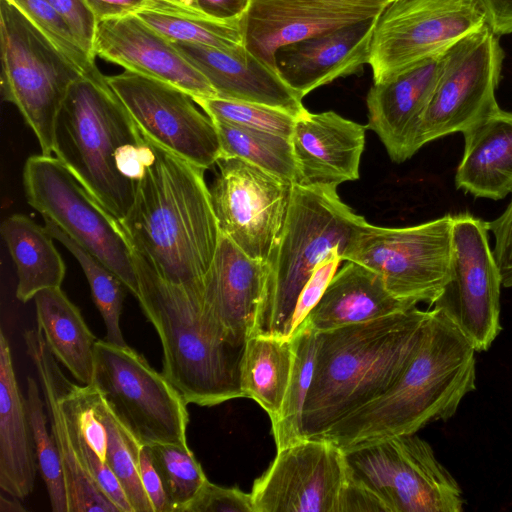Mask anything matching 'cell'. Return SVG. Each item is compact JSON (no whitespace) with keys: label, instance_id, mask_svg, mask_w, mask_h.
<instances>
[{"label":"cell","instance_id":"19","mask_svg":"<svg viewBox=\"0 0 512 512\" xmlns=\"http://www.w3.org/2000/svg\"><path fill=\"white\" fill-rule=\"evenodd\" d=\"M95 56L189 94L193 99L217 97L207 78L166 37L135 14L97 22Z\"/></svg>","mask_w":512,"mask_h":512},{"label":"cell","instance_id":"23","mask_svg":"<svg viewBox=\"0 0 512 512\" xmlns=\"http://www.w3.org/2000/svg\"><path fill=\"white\" fill-rule=\"evenodd\" d=\"M172 43L207 78L217 97L271 106L295 117L308 111L303 98L283 80L278 69L246 46L228 52L186 42Z\"/></svg>","mask_w":512,"mask_h":512},{"label":"cell","instance_id":"5","mask_svg":"<svg viewBox=\"0 0 512 512\" xmlns=\"http://www.w3.org/2000/svg\"><path fill=\"white\" fill-rule=\"evenodd\" d=\"M144 142L106 76L82 75L71 85L56 121L54 154L118 221L136 197L127 173Z\"/></svg>","mask_w":512,"mask_h":512},{"label":"cell","instance_id":"51","mask_svg":"<svg viewBox=\"0 0 512 512\" xmlns=\"http://www.w3.org/2000/svg\"><path fill=\"white\" fill-rule=\"evenodd\" d=\"M163 1H168V2H171L174 4H178L181 6L190 7V8L198 10L197 5H196V0H163Z\"/></svg>","mask_w":512,"mask_h":512},{"label":"cell","instance_id":"35","mask_svg":"<svg viewBox=\"0 0 512 512\" xmlns=\"http://www.w3.org/2000/svg\"><path fill=\"white\" fill-rule=\"evenodd\" d=\"M294 341V363L278 420L272 424L277 450L303 440L302 418L304 406L313 379L317 332L304 324L291 337Z\"/></svg>","mask_w":512,"mask_h":512},{"label":"cell","instance_id":"39","mask_svg":"<svg viewBox=\"0 0 512 512\" xmlns=\"http://www.w3.org/2000/svg\"><path fill=\"white\" fill-rule=\"evenodd\" d=\"M193 100L213 121L264 130L288 138H291L297 118L284 110L258 103L220 97Z\"/></svg>","mask_w":512,"mask_h":512},{"label":"cell","instance_id":"24","mask_svg":"<svg viewBox=\"0 0 512 512\" xmlns=\"http://www.w3.org/2000/svg\"><path fill=\"white\" fill-rule=\"evenodd\" d=\"M263 280L264 262L249 257L221 233L204 280V308L238 343L245 344L252 331Z\"/></svg>","mask_w":512,"mask_h":512},{"label":"cell","instance_id":"47","mask_svg":"<svg viewBox=\"0 0 512 512\" xmlns=\"http://www.w3.org/2000/svg\"><path fill=\"white\" fill-rule=\"evenodd\" d=\"M252 0H196L199 11L217 20H233L245 16Z\"/></svg>","mask_w":512,"mask_h":512},{"label":"cell","instance_id":"8","mask_svg":"<svg viewBox=\"0 0 512 512\" xmlns=\"http://www.w3.org/2000/svg\"><path fill=\"white\" fill-rule=\"evenodd\" d=\"M23 187L32 208L101 260L137 297L133 250L124 230L63 162L42 153L30 156Z\"/></svg>","mask_w":512,"mask_h":512},{"label":"cell","instance_id":"18","mask_svg":"<svg viewBox=\"0 0 512 512\" xmlns=\"http://www.w3.org/2000/svg\"><path fill=\"white\" fill-rule=\"evenodd\" d=\"M392 0H252L245 16V46L276 67L279 48L377 17Z\"/></svg>","mask_w":512,"mask_h":512},{"label":"cell","instance_id":"9","mask_svg":"<svg viewBox=\"0 0 512 512\" xmlns=\"http://www.w3.org/2000/svg\"><path fill=\"white\" fill-rule=\"evenodd\" d=\"M349 475L374 493L387 512H461L457 481L415 434L344 451Z\"/></svg>","mask_w":512,"mask_h":512},{"label":"cell","instance_id":"14","mask_svg":"<svg viewBox=\"0 0 512 512\" xmlns=\"http://www.w3.org/2000/svg\"><path fill=\"white\" fill-rule=\"evenodd\" d=\"M501 274L489 244V222L469 213L453 215L450 277L433 308L473 345L490 348L500 325Z\"/></svg>","mask_w":512,"mask_h":512},{"label":"cell","instance_id":"32","mask_svg":"<svg viewBox=\"0 0 512 512\" xmlns=\"http://www.w3.org/2000/svg\"><path fill=\"white\" fill-rule=\"evenodd\" d=\"M171 42H186L223 51L245 46V16L217 20L199 10L163 0H147L134 13Z\"/></svg>","mask_w":512,"mask_h":512},{"label":"cell","instance_id":"33","mask_svg":"<svg viewBox=\"0 0 512 512\" xmlns=\"http://www.w3.org/2000/svg\"><path fill=\"white\" fill-rule=\"evenodd\" d=\"M223 157L250 162L294 184L297 166L290 138L272 132L213 121Z\"/></svg>","mask_w":512,"mask_h":512},{"label":"cell","instance_id":"4","mask_svg":"<svg viewBox=\"0 0 512 512\" xmlns=\"http://www.w3.org/2000/svg\"><path fill=\"white\" fill-rule=\"evenodd\" d=\"M133 260L136 299L161 341L164 377L187 404L209 407L243 397L246 343L233 340L206 313L203 294L165 282L134 254Z\"/></svg>","mask_w":512,"mask_h":512},{"label":"cell","instance_id":"49","mask_svg":"<svg viewBox=\"0 0 512 512\" xmlns=\"http://www.w3.org/2000/svg\"><path fill=\"white\" fill-rule=\"evenodd\" d=\"M491 30L497 35L512 33V0H481Z\"/></svg>","mask_w":512,"mask_h":512},{"label":"cell","instance_id":"36","mask_svg":"<svg viewBox=\"0 0 512 512\" xmlns=\"http://www.w3.org/2000/svg\"><path fill=\"white\" fill-rule=\"evenodd\" d=\"M93 387V403L107 431L106 463L117 477L134 512H153L141 483L139 454L142 444L117 419Z\"/></svg>","mask_w":512,"mask_h":512},{"label":"cell","instance_id":"48","mask_svg":"<svg viewBox=\"0 0 512 512\" xmlns=\"http://www.w3.org/2000/svg\"><path fill=\"white\" fill-rule=\"evenodd\" d=\"M147 0H85L97 22L104 19L134 14L146 4Z\"/></svg>","mask_w":512,"mask_h":512},{"label":"cell","instance_id":"30","mask_svg":"<svg viewBox=\"0 0 512 512\" xmlns=\"http://www.w3.org/2000/svg\"><path fill=\"white\" fill-rule=\"evenodd\" d=\"M1 235L16 267L19 301L26 303L42 290L61 287L65 263L45 226L13 214L2 222Z\"/></svg>","mask_w":512,"mask_h":512},{"label":"cell","instance_id":"13","mask_svg":"<svg viewBox=\"0 0 512 512\" xmlns=\"http://www.w3.org/2000/svg\"><path fill=\"white\" fill-rule=\"evenodd\" d=\"M504 52L485 23L445 52L442 72L418 125L415 146L463 132L499 106L495 92Z\"/></svg>","mask_w":512,"mask_h":512},{"label":"cell","instance_id":"21","mask_svg":"<svg viewBox=\"0 0 512 512\" xmlns=\"http://www.w3.org/2000/svg\"><path fill=\"white\" fill-rule=\"evenodd\" d=\"M366 129L334 111L297 117L290 138L297 166L294 184L337 187L357 180Z\"/></svg>","mask_w":512,"mask_h":512},{"label":"cell","instance_id":"20","mask_svg":"<svg viewBox=\"0 0 512 512\" xmlns=\"http://www.w3.org/2000/svg\"><path fill=\"white\" fill-rule=\"evenodd\" d=\"M446 49L373 83L366 97L367 129L374 131L392 161L402 163L416 152V134L443 69Z\"/></svg>","mask_w":512,"mask_h":512},{"label":"cell","instance_id":"43","mask_svg":"<svg viewBox=\"0 0 512 512\" xmlns=\"http://www.w3.org/2000/svg\"><path fill=\"white\" fill-rule=\"evenodd\" d=\"M65 19L83 49L93 58L97 19L85 0H47Z\"/></svg>","mask_w":512,"mask_h":512},{"label":"cell","instance_id":"50","mask_svg":"<svg viewBox=\"0 0 512 512\" xmlns=\"http://www.w3.org/2000/svg\"><path fill=\"white\" fill-rule=\"evenodd\" d=\"M11 497L0 496V512H25L26 509L20 503L19 498Z\"/></svg>","mask_w":512,"mask_h":512},{"label":"cell","instance_id":"11","mask_svg":"<svg viewBox=\"0 0 512 512\" xmlns=\"http://www.w3.org/2000/svg\"><path fill=\"white\" fill-rule=\"evenodd\" d=\"M453 215L408 227L366 223L344 253L377 272L395 297L433 305L450 277Z\"/></svg>","mask_w":512,"mask_h":512},{"label":"cell","instance_id":"7","mask_svg":"<svg viewBox=\"0 0 512 512\" xmlns=\"http://www.w3.org/2000/svg\"><path fill=\"white\" fill-rule=\"evenodd\" d=\"M1 91L53 155L58 114L82 74L8 0H0Z\"/></svg>","mask_w":512,"mask_h":512},{"label":"cell","instance_id":"40","mask_svg":"<svg viewBox=\"0 0 512 512\" xmlns=\"http://www.w3.org/2000/svg\"><path fill=\"white\" fill-rule=\"evenodd\" d=\"M51 42L82 75L101 73L80 45L65 19L47 0H8Z\"/></svg>","mask_w":512,"mask_h":512},{"label":"cell","instance_id":"31","mask_svg":"<svg viewBox=\"0 0 512 512\" xmlns=\"http://www.w3.org/2000/svg\"><path fill=\"white\" fill-rule=\"evenodd\" d=\"M292 338L249 336L241 363L243 397L251 398L275 423L281 413L294 363Z\"/></svg>","mask_w":512,"mask_h":512},{"label":"cell","instance_id":"22","mask_svg":"<svg viewBox=\"0 0 512 512\" xmlns=\"http://www.w3.org/2000/svg\"><path fill=\"white\" fill-rule=\"evenodd\" d=\"M377 17L339 27L278 49L276 66L302 98L334 80L356 74L369 63Z\"/></svg>","mask_w":512,"mask_h":512},{"label":"cell","instance_id":"1","mask_svg":"<svg viewBox=\"0 0 512 512\" xmlns=\"http://www.w3.org/2000/svg\"><path fill=\"white\" fill-rule=\"evenodd\" d=\"M150 142L154 159L119 223L133 254L158 277L201 295L221 236L205 170Z\"/></svg>","mask_w":512,"mask_h":512},{"label":"cell","instance_id":"46","mask_svg":"<svg viewBox=\"0 0 512 512\" xmlns=\"http://www.w3.org/2000/svg\"><path fill=\"white\" fill-rule=\"evenodd\" d=\"M339 512H387L383 502L349 475Z\"/></svg>","mask_w":512,"mask_h":512},{"label":"cell","instance_id":"28","mask_svg":"<svg viewBox=\"0 0 512 512\" xmlns=\"http://www.w3.org/2000/svg\"><path fill=\"white\" fill-rule=\"evenodd\" d=\"M462 134L464 152L455 174L457 189L491 200L512 194V112L498 107Z\"/></svg>","mask_w":512,"mask_h":512},{"label":"cell","instance_id":"3","mask_svg":"<svg viewBox=\"0 0 512 512\" xmlns=\"http://www.w3.org/2000/svg\"><path fill=\"white\" fill-rule=\"evenodd\" d=\"M429 311L415 306L317 332L313 379L302 418L304 439L321 437L396 383L415 352Z\"/></svg>","mask_w":512,"mask_h":512},{"label":"cell","instance_id":"10","mask_svg":"<svg viewBox=\"0 0 512 512\" xmlns=\"http://www.w3.org/2000/svg\"><path fill=\"white\" fill-rule=\"evenodd\" d=\"M92 385L142 445L187 444V403L128 345L97 340Z\"/></svg>","mask_w":512,"mask_h":512},{"label":"cell","instance_id":"26","mask_svg":"<svg viewBox=\"0 0 512 512\" xmlns=\"http://www.w3.org/2000/svg\"><path fill=\"white\" fill-rule=\"evenodd\" d=\"M415 306L391 294L383 278L374 270L358 262L346 261L304 324L316 332H323L375 320Z\"/></svg>","mask_w":512,"mask_h":512},{"label":"cell","instance_id":"12","mask_svg":"<svg viewBox=\"0 0 512 512\" xmlns=\"http://www.w3.org/2000/svg\"><path fill=\"white\" fill-rule=\"evenodd\" d=\"M487 23L481 0H392L370 45L373 83L386 82Z\"/></svg>","mask_w":512,"mask_h":512},{"label":"cell","instance_id":"44","mask_svg":"<svg viewBox=\"0 0 512 512\" xmlns=\"http://www.w3.org/2000/svg\"><path fill=\"white\" fill-rule=\"evenodd\" d=\"M489 231L494 237L492 251L501 274L502 286L512 288V198L505 210L489 222Z\"/></svg>","mask_w":512,"mask_h":512},{"label":"cell","instance_id":"37","mask_svg":"<svg viewBox=\"0 0 512 512\" xmlns=\"http://www.w3.org/2000/svg\"><path fill=\"white\" fill-rule=\"evenodd\" d=\"M173 512H184L208 480L187 444L148 445Z\"/></svg>","mask_w":512,"mask_h":512},{"label":"cell","instance_id":"38","mask_svg":"<svg viewBox=\"0 0 512 512\" xmlns=\"http://www.w3.org/2000/svg\"><path fill=\"white\" fill-rule=\"evenodd\" d=\"M40 388L32 377H27L26 402L34 435L38 470L46 485L52 511L68 512L62 463L51 432H48Z\"/></svg>","mask_w":512,"mask_h":512},{"label":"cell","instance_id":"15","mask_svg":"<svg viewBox=\"0 0 512 512\" xmlns=\"http://www.w3.org/2000/svg\"><path fill=\"white\" fill-rule=\"evenodd\" d=\"M106 80L145 138L204 170L222 158L215 123L189 94L126 70Z\"/></svg>","mask_w":512,"mask_h":512},{"label":"cell","instance_id":"34","mask_svg":"<svg viewBox=\"0 0 512 512\" xmlns=\"http://www.w3.org/2000/svg\"><path fill=\"white\" fill-rule=\"evenodd\" d=\"M45 220V228L52 237L62 243L80 264L90 286L92 299L106 327V341L127 346L120 317L127 287L122 280L101 260L74 241L53 222Z\"/></svg>","mask_w":512,"mask_h":512},{"label":"cell","instance_id":"27","mask_svg":"<svg viewBox=\"0 0 512 512\" xmlns=\"http://www.w3.org/2000/svg\"><path fill=\"white\" fill-rule=\"evenodd\" d=\"M38 463L33 430L14 370L11 349L0 332V488L24 499L34 488Z\"/></svg>","mask_w":512,"mask_h":512},{"label":"cell","instance_id":"29","mask_svg":"<svg viewBox=\"0 0 512 512\" xmlns=\"http://www.w3.org/2000/svg\"><path fill=\"white\" fill-rule=\"evenodd\" d=\"M37 328L53 356L83 385L93 382L96 336L61 287L34 297Z\"/></svg>","mask_w":512,"mask_h":512},{"label":"cell","instance_id":"2","mask_svg":"<svg viewBox=\"0 0 512 512\" xmlns=\"http://www.w3.org/2000/svg\"><path fill=\"white\" fill-rule=\"evenodd\" d=\"M475 353L454 323L433 308L415 352L396 383L319 438L347 451L415 434L429 423L448 420L475 389Z\"/></svg>","mask_w":512,"mask_h":512},{"label":"cell","instance_id":"41","mask_svg":"<svg viewBox=\"0 0 512 512\" xmlns=\"http://www.w3.org/2000/svg\"><path fill=\"white\" fill-rule=\"evenodd\" d=\"M341 261L340 252L335 250L316 265L297 299L291 323L290 338L301 329L307 316L321 299Z\"/></svg>","mask_w":512,"mask_h":512},{"label":"cell","instance_id":"42","mask_svg":"<svg viewBox=\"0 0 512 512\" xmlns=\"http://www.w3.org/2000/svg\"><path fill=\"white\" fill-rule=\"evenodd\" d=\"M184 512H254L250 493L206 481Z\"/></svg>","mask_w":512,"mask_h":512},{"label":"cell","instance_id":"16","mask_svg":"<svg viewBox=\"0 0 512 512\" xmlns=\"http://www.w3.org/2000/svg\"><path fill=\"white\" fill-rule=\"evenodd\" d=\"M217 164L209 189L220 231L265 262L282 232L292 183L240 158L223 157Z\"/></svg>","mask_w":512,"mask_h":512},{"label":"cell","instance_id":"17","mask_svg":"<svg viewBox=\"0 0 512 512\" xmlns=\"http://www.w3.org/2000/svg\"><path fill=\"white\" fill-rule=\"evenodd\" d=\"M349 477L344 451L303 439L281 450L253 484L254 512H339Z\"/></svg>","mask_w":512,"mask_h":512},{"label":"cell","instance_id":"25","mask_svg":"<svg viewBox=\"0 0 512 512\" xmlns=\"http://www.w3.org/2000/svg\"><path fill=\"white\" fill-rule=\"evenodd\" d=\"M26 353L38 375L57 446L68 496V512H121L83 466L74 446L69 424L60 403L59 362L48 348L41 331L23 334Z\"/></svg>","mask_w":512,"mask_h":512},{"label":"cell","instance_id":"45","mask_svg":"<svg viewBox=\"0 0 512 512\" xmlns=\"http://www.w3.org/2000/svg\"><path fill=\"white\" fill-rule=\"evenodd\" d=\"M139 473L142 486L151 503L153 512H173L162 478L153 462L148 445L139 454Z\"/></svg>","mask_w":512,"mask_h":512},{"label":"cell","instance_id":"6","mask_svg":"<svg viewBox=\"0 0 512 512\" xmlns=\"http://www.w3.org/2000/svg\"><path fill=\"white\" fill-rule=\"evenodd\" d=\"M336 188L292 184L282 232L264 262L262 293L250 336L290 338L297 299L316 265L335 250L342 258L367 223L342 202Z\"/></svg>","mask_w":512,"mask_h":512}]
</instances>
